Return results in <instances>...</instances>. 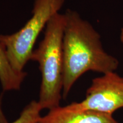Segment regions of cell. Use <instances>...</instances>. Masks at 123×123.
Returning a JSON list of instances; mask_svg holds the SVG:
<instances>
[{"label": "cell", "instance_id": "cell-1", "mask_svg": "<svg viewBox=\"0 0 123 123\" xmlns=\"http://www.w3.org/2000/svg\"><path fill=\"white\" fill-rule=\"evenodd\" d=\"M64 15L63 39V93L67 98L75 81L88 71L113 72L119 61L103 48L100 35L77 12L67 10Z\"/></svg>", "mask_w": 123, "mask_h": 123}, {"label": "cell", "instance_id": "cell-2", "mask_svg": "<svg viewBox=\"0 0 123 123\" xmlns=\"http://www.w3.org/2000/svg\"><path fill=\"white\" fill-rule=\"evenodd\" d=\"M64 15L56 13L46 25L43 39L30 60L37 62L42 74L38 103L42 110L59 107L63 89V39Z\"/></svg>", "mask_w": 123, "mask_h": 123}, {"label": "cell", "instance_id": "cell-3", "mask_svg": "<svg viewBox=\"0 0 123 123\" xmlns=\"http://www.w3.org/2000/svg\"><path fill=\"white\" fill-rule=\"evenodd\" d=\"M64 0H35L33 16L22 29L10 35H0L7 58L14 70L24 71L30 60L38 37L47 23L62 7Z\"/></svg>", "mask_w": 123, "mask_h": 123}, {"label": "cell", "instance_id": "cell-4", "mask_svg": "<svg viewBox=\"0 0 123 123\" xmlns=\"http://www.w3.org/2000/svg\"><path fill=\"white\" fill-rule=\"evenodd\" d=\"M63 107L68 111L91 110L112 115L123 108V78L113 71L95 78L83 100Z\"/></svg>", "mask_w": 123, "mask_h": 123}, {"label": "cell", "instance_id": "cell-5", "mask_svg": "<svg viewBox=\"0 0 123 123\" xmlns=\"http://www.w3.org/2000/svg\"><path fill=\"white\" fill-rule=\"evenodd\" d=\"M42 123H119L112 115L91 110L68 111L63 107L49 111L41 117Z\"/></svg>", "mask_w": 123, "mask_h": 123}, {"label": "cell", "instance_id": "cell-6", "mask_svg": "<svg viewBox=\"0 0 123 123\" xmlns=\"http://www.w3.org/2000/svg\"><path fill=\"white\" fill-rule=\"evenodd\" d=\"M26 73L14 70L7 58L4 44L0 39V81L5 91L18 90L21 87Z\"/></svg>", "mask_w": 123, "mask_h": 123}, {"label": "cell", "instance_id": "cell-7", "mask_svg": "<svg viewBox=\"0 0 123 123\" xmlns=\"http://www.w3.org/2000/svg\"><path fill=\"white\" fill-rule=\"evenodd\" d=\"M41 110L38 101H31L23 110L19 117L12 123H35L41 119Z\"/></svg>", "mask_w": 123, "mask_h": 123}, {"label": "cell", "instance_id": "cell-8", "mask_svg": "<svg viewBox=\"0 0 123 123\" xmlns=\"http://www.w3.org/2000/svg\"><path fill=\"white\" fill-rule=\"evenodd\" d=\"M1 101H2V98L0 96V123H8L6 118L3 112L2 106H1V104H2Z\"/></svg>", "mask_w": 123, "mask_h": 123}, {"label": "cell", "instance_id": "cell-9", "mask_svg": "<svg viewBox=\"0 0 123 123\" xmlns=\"http://www.w3.org/2000/svg\"><path fill=\"white\" fill-rule=\"evenodd\" d=\"M120 41L123 43V28L121 29V34H120Z\"/></svg>", "mask_w": 123, "mask_h": 123}, {"label": "cell", "instance_id": "cell-10", "mask_svg": "<svg viewBox=\"0 0 123 123\" xmlns=\"http://www.w3.org/2000/svg\"><path fill=\"white\" fill-rule=\"evenodd\" d=\"M41 123V121H40V120H39V121H37V122H36V123Z\"/></svg>", "mask_w": 123, "mask_h": 123}]
</instances>
